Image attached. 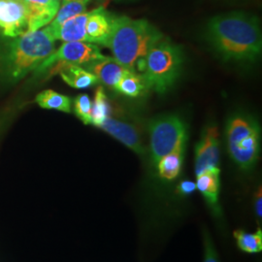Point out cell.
Masks as SVG:
<instances>
[{
	"label": "cell",
	"mask_w": 262,
	"mask_h": 262,
	"mask_svg": "<svg viewBox=\"0 0 262 262\" xmlns=\"http://www.w3.org/2000/svg\"><path fill=\"white\" fill-rule=\"evenodd\" d=\"M220 135L214 125L205 127L194 150V174L206 169L221 168Z\"/></svg>",
	"instance_id": "ba28073f"
},
{
	"label": "cell",
	"mask_w": 262,
	"mask_h": 262,
	"mask_svg": "<svg viewBox=\"0 0 262 262\" xmlns=\"http://www.w3.org/2000/svg\"><path fill=\"white\" fill-rule=\"evenodd\" d=\"M91 1L92 0H61L55 18L47 27L52 36L55 38L57 30L66 20L86 12V7Z\"/></svg>",
	"instance_id": "2e32d148"
},
{
	"label": "cell",
	"mask_w": 262,
	"mask_h": 262,
	"mask_svg": "<svg viewBox=\"0 0 262 262\" xmlns=\"http://www.w3.org/2000/svg\"><path fill=\"white\" fill-rule=\"evenodd\" d=\"M150 134V162L157 161L173 150L187 147L188 133L186 122L175 115H168L151 121Z\"/></svg>",
	"instance_id": "8992f818"
},
{
	"label": "cell",
	"mask_w": 262,
	"mask_h": 262,
	"mask_svg": "<svg viewBox=\"0 0 262 262\" xmlns=\"http://www.w3.org/2000/svg\"><path fill=\"white\" fill-rule=\"evenodd\" d=\"M205 36L225 60L253 61L261 53L259 21L248 13L231 12L215 16L207 24Z\"/></svg>",
	"instance_id": "6da1fadb"
},
{
	"label": "cell",
	"mask_w": 262,
	"mask_h": 262,
	"mask_svg": "<svg viewBox=\"0 0 262 262\" xmlns=\"http://www.w3.org/2000/svg\"><path fill=\"white\" fill-rule=\"evenodd\" d=\"M196 191V185L194 182L188 179H183L178 183L175 189L176 197L178 198L179 201L187 200Z\"/></svg>",
	"instance_id": "cb8c5ba5"
},
{
	"label": "cell",
	"mask_w": 262,
	"mask_h": 262,
	"mask_svg": "<svg viewBox=\"0 0 262 262\" xmlns=\"http://www.w3.org/2000/svg\"><path fill=\"white\" fill-rule=\"evenodd\" d=\"M203 262H222L215 248V242L206 226L202 227Z\"/></svg>",
	"instance_id": "603a6c76"
},
{
	"label": "cell",
	"mask_w": 262,
	"mask_h": 262,
	"mask_svg": "<svg viewBox=\"0 0 262 262\" xmlns=\"http://www.w3.org/2000/svg\"><path fill=\"white\" fill-rule=\"evenodd\" d=\"M28 7V31L49 25L56 15L60 2L56 0H24Z\"/></svg>",
	"instance_id": "4fadbf2b"
},
{
	"label": "cell",
	"mask_w": 262,
	"mask_h": 262,
	"mask_svg": "<svg viewBox=\"0 0 262 262\" xmlns=\"http://www.w3.org/2000/svg\"><path fill=\"white\" fill-rule=\"evenodd\" d=\"M110 106L107 95L102 88H98L94 95V104L92 105V124L99 127L108 118Z\"/></svg>",
	"instance_id": "44dd1931"
},
{
	"label": "cell",
	"mask_w": 262,
	"mask_h": 262,
	"mask_svg": "<svg viewBox=\"0 0 262 262\" xmlns=\"http://www.w3.org/2000/svg\"><path fill=\"white\" fill-rule=\"evenodd\" d=\"M28 7L24 0H0V29L5 37L28 31Z\"/></svg>",
	"instance_id": "9c48e42d"
},
{
	"label": "cell",
	"mask_w": 262,
	"mask_h": 262,
	"mask_svg": "<svg viewBox=\"0 0 262 262\" xmlns=\"http://www.w3.org/2000/svg\"><path fill=\"white\" fill-rule=\"evenodd\" d=\"M187 147H182L173 150L157 161L150 162L155 172V177L162 186L173 185L181 177Z\"/></svg>",
	"instance_id": "8fae6325"
},
{
	"label": "cell",
	"mask_w": 262,
	"mask_h": 262,
	"mask_svg": "<svg viewBox=\"0 0 262 262\" xmlns=\"http://www.w3.org/2000/svg\"><path fill=\"white\" fill-rule=\"evenodd\" d=\"M85 69L92 72L98 80L108 88L115 90L123 75L129 70L119 63L114 57H106L102 60L95 61L85 66Z\"/></svg>",
	"instance_id": "9a60e30c"
},
{
	"label": "cell",
	"mask_w": 262,
	"mask_h": 262,
	"mask_svg": "<svg viewBox=\"0 0 262 262\" xmlns=\"http://www.w3.org/2000/svg\"><path fill=\"white\" fill-rule=\"evenodd\" d=\"M233 237L237 248L245 253L256 254L262 252L261 226H257L254 232H249L245 229H236Z\"/></svg>",
	"instance_id": "ac0fdd59"
},
{
	"label": "cell",
	"mask_w": 262,
	"mask_h": 262,
	"mask_svg": "<svg viewBox=\"0 0 262 262\" xmlns=\"http://www.w3.org/2000/svg\"><path fill=\"white\" fill-rule=\"evenodd\" d=\"M51 68H53L51 74L58 73L66 84L74 89L84 90L98 83L97 78L92 72L78 64L57 62Z\"/></svg>",
	"instance_id": "5bb4252c"
},
{
	"label": "cell",
	"mask_w": 262,
	"mask_h": 262,
	"mask_svg": "<svg viewBox=\"0 0 262 262\" xmlns=\"http://www.w3.org/2000/svg\"><path fill=\"white\" fill-rule=\"evenodd\" d=\"M92 101L86 94L78 95L74 100L76 116L84 124H92Z\"/></svg>",
	"instance_id": "7402d4cb"
},
{
	"label": "cell",
	"mask_w": 262,
	"mask_h": 262,
	"mask_svg": "<svg viewBox=\"0 0 262 262\" xmlns=\"http://www.w3.org/2000/svg\"><path fill=\"white\" fill-rule=\"evenodd\" d=\"M35 102L44 109H52L61 112H71V99L52 90H46L37 94Z\"/></svg>",
	"instance_id": "d6986e66"
},
{
	"label": "cell",
	"mask_w": 262,
	"mask_h": 262,
	"mask_svg": "<svg viewBox=\"0 0 262 262\" xmlns=\"http://www.w3.org/2000/svg\"><path fill=\"white\" fill-rule=\"evenodd\" d=\"M163 38L164 35L147 19L114 17L107 47L119 63L136 72L137 63Z\"/></svg>",
	"instance_id": "3957f363"
},
{
	"label": "cell",
	"mask_w": 262,
	"mask_h": 262,
	"mask_svg": "<svg viewBox=\"0 0 262 262\" xmlns=\"http://www.w3.org/2000/svg\"><path fill=\"white\" fill-rule=\"evenodd\" d=\"M98 128L121 142L122 145L136 155L140 157H145L147 155V148L142 141L139 131L130 123L108 118Z\"/></svg>",
	"instance_id": "30bf717a"
},
{
	"label": "cell",
	"mask_w": 262,
	"mask_h": 262,
	"mask_svg": "<svg viewBox=\"0 0 262 262\" xmlns=\"http://www.w3.org/2000/svg\"><path fill=\"white\" fill-rule=\"evenodd\" d=\"M147 88L146 83L141 74H137L134 71L129 70L125 73L120 82L117 84L115 90L127 97H137Z\"/></svg>",
	"instance_id": "ffe728a7"
},
{
	"label": "cell",
	"mask_w": 262,
	"mask_h": 262,
	"mask_svg": "<svg viewBox=\"0 0 262 262\" xmlns=\"http://www.w3.org/2000/svg\"><path fill=\"white\" fill-rule=\"evenodd\" d=\"M89 18V12L66 20L56 32L55 39L63 42H85V25Z\"/></svg>",
	"instance_id": "e0dca14e"
},
{
	"label": "cell",
	"mask_w": 262,
	"mask_h": 262,
	"mask_svg": "<svg viewBox=\"0 0 262 262\" xmlns=\"http://www.w3.org/2000/svg\"><path fill=\"white\" fill-rule=\"evenodd\" d=\"M56 1H58V2H61V0H56Z\"/></svg>",
	"instance_id": "484cf974"
},
{
	"label": "cell",
	"mask_w": 262,
	"mask_h": 262,
	"mask_svg": "<svg viewBox=\"0 0 262 262\" xmlns=\"http://www.w3.org/2000/svg\"><path fill=\"white\" fill-rule=\"evenodd\" d=\"M107 56L100 52L95 44L84 42H66L38 66L36 74L45 72L57 62H68L78 66H89L95 61L102 60Z\"/></svg>",
	"instance_id": "52a82bcc"
},
{
	"label": "cell",
	"mask_w": 262,
	"mask_h": 262,
	"mask_svg": "<svg viewBox=\"0 0 262 262\" xmlns=\"http://www.w3.org/2000/svg\"><path fill=\"white\" fill-rule=\"evenodd\" d=\"M225 139L228 155L235 165L245 173L252 172L261 150L258 123L243 114L233 115L226 124Z\"/></svg>",
	"instance_id": "5b68a950"
},
{
	"label": "cell",
	"mask_w": 262,
	"mask_h": 262,
	"mask_svg": "<svg viewBox=\"0 0 262 262\" xmlns=\"http://www.w3.org/2000/svg\"><path fill=\"white\" fill-rule=\"evenodd\" d=\"M253 214L255 216L258 226L261 225L262 221V188L261 186L257 187L253 196Z\"/></svg>",
	"instance_id": "d4e9b609"
},
{
	"label": "cell",
	"mask_w": 262,
	"mask_h": 262,
	"mask_svg": "<svg viewBox=\"0 0 262 262\" xmlns=\"http://www.w3.org/2000/svg\"><path fill=\"white\" fill-rule=\"evenodd\" d=\"M48 28L0 41V82L17 83L56 51Z\"/></svg>",
	"instance_id": "7a4b0ae2"
},
{
	"label": "cell",
	"mask_w": 262,
	"mask_h": 262,
	"mask_svg": "<svg viewBox=\"0 0 262 262\" xmlns=\"http://www.w3.org/2000/svg\"><path fill=\"white\" fill-rule=\"evenodd\" d=\"M182 63L180 47L163 38L137 63L136 69L142 73L148 89L164 94L177 80Z\"/></svg>",
	"instance_id": "277c9868"
},
{
	"label": "cell",
	"mask_w": 262,
	"mask_h": 262,
	"mask_svg": "<svg viewBox=\"0 0 262 262\" xmlns=\"http://www.w3.org/2000/svg\"><path fill=\"white\" fill-rule=\"evenodd\" d=\"M114 17L104 7H98L89 12L85 25V42L107 47L112 31Z\"/></svg>",
	"instance_id": "7c38bea8"
}]
</instances>
